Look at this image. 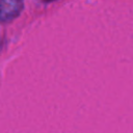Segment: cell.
<instances>
[{"label":"cell","instance_id":"cell-1","mask_svg":"<svg viewBox=\"0 0 133 133\" xmlns=\"http://www.w3.org/2000/svg\"><path fill=\"white\" fill-rule=\"evenodd\" d=\"M24 6L23 0H0V19L2 22H10L16 19Z\"/></svg>","mask_w":133,"mask_h":133}]
</instances>
